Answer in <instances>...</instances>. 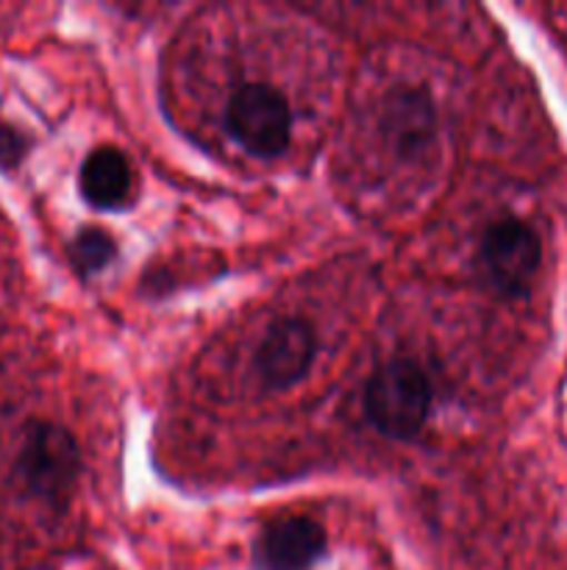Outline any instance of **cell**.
Returning a JSON list of instances; mask_svg holds the SVG:
<instances>
[{"label": "cell", "mask_w": 567, "mask_h": 570, "mask_svg": "<svg viewBox=\"0 0 567 570\" xmlns=\"http://www.w3.org/2000/svg\"><path fill=\"white\" fill-rule=\"evenodd\" d=\"M226 126L248 154L270 159L287 150L292 111L267 83H245L228 100Z\"/></svg>", "instance_id": "3957f363"}, {"label": "cell", "mask_w": 567, "mask_h": 570, "mask_svg": "<svg viewBox=\"0 0 567 570\" xmlns=\"http://www.w3.org/2000/svg\"><path fill=\"white\" fill-rule=\"evenodd\" d=\"M543 245L537 232L517 217L495 220L481 237V262L489 282L509 298L526 295L537 276Z\"/></svg>", "instance_id": "277c9868"}, {"label": "cell", "mask_w": 567, "mask_h": 570, "mask_svg": "<svg viewBox=\"0 0 567 570\" xmlns=\"http://www.w3.org/2000/svg\"><path fill=\"white\" fill-rule=\"evenodd\" d=\"M317 340L309 323L278 321L267 328L259 351H256V371L267 390L295 387L309 373L315 362Z\"/></svg>", "instance_id": "5b68a950"}, {"label": "cell", "mask_w": 567, "mask_h": 570, "mask_svg": "<svg viewBox=\"0 0 567 570\" xmlns=\"http://www.w3.org/2000/svg\"><path fill=\"white\" fill-rule=\"evenodd\" d=\"M22 154H26V139H22L11 126H3V122H0V167L20 165Z\"/></svg>", "instance_id": "30bf717a"}, {"label": "cell", "mask_w": 567, "mask_h": 570, "mask_svg": "<svg viewBox=\"0 0 567 570\" xmlns=\"http://www.w3.org/2000/svg\"><path fill=\"white\" fill-rule=\"evenodd\" d=\"M78 189L94 209H122L126 204H131L133 170L122 150L111 148V145L94 148L83 159L81 173H78Z\"/></svg>", "instance_id": "ba28073f"}, {"label": "cell", "mask_w": 567, "mask_h": 570, "mask_svg": "<svg viewBox=\"0 0 567 570\" xmlns=\"http://www.w3.org/2000/svg\"><path fill=\"white\" fill-rule=\"evenodd\" d=\"M115 239L106 232H100V228H83L70 243V259L83 276H92V273H100L103 267H109L115 262Z\"/></svg>", "instance_id": "9c48e42d"}, {"label": "cell", "mask_w": 567, "mask_h": 570, "mask_svg": "<svg viewBox=\"0 0 567 570\" xmlns=\"http://www.w3.org/2000/svg\"><path fill=\"white\" fill-rule=\"evenodd\" d=\"M431 410V384L411 362H389L367 382L365 412L372 426L392 440H409Z\"/></svg>", "instance_id": "6da1fadb"}, {"label": "cell", "mask_w": 567, "mask_h": 570, "mask_svg": "<svg viewBox=\"0 0 567 570\" xmlns=\"http://www.w3.org/2000/svg\"><path fill=\"white\" fill-rule=\"evenodd\" d=\"M437 117L428 92L420 87H400L389 95L384 111V131L400 156H415L434 139Z\"/></svg>", "instance_id": "52a82bcc"}, {"label": "cell", "mask_w": 567, "mask_h": 570, "mask_svg": "<svg viewBox=\"0 0 567 570\" xmlns=\"http://www.w3.org/2000/svg\"><path fill=\"white\" fill-rule=\"evenodd\" d=\"M81 471V454L70 432L56 423H33L22 440L14 473L22 488L48 504H61Z\"/></svg>", "instance_id": "7a4b0ae2"}, {"label": "cell", "mask_w": 567, "mask_h": 570, "mask_svg": "<svg viewBox=\"0 0 567 570\" xmlns=\"http://www.w3.org/2000/svg\"><path fill=\"white\" fill-rule=\"evenodd\" d=\"M326 554V532L311 518H281L256 540L259 570H311Z\"/></svg>", "instance_id": "8992f818"}]
</instances>
